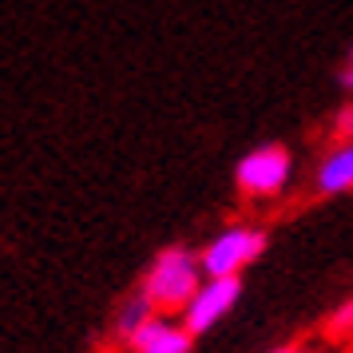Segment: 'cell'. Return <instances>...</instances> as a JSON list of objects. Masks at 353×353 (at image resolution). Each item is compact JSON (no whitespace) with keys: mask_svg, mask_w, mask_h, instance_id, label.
I'll return each instance as SVG.
<instances>
[{"mask_svg":"<svg viewBox=\"0 0 353 353\" xmlns=\"http://www.w3.org/2000/svg\"><path fill=\"white\" fill-rule=\"evenodd\" d=\"M207 282L203 274V258L191 254L187 246H167L151 258V266L143 274V294L151 298L155 310H171V314H183L187 302H191L199 286Z\"/></svg>","mask_w":353,"mask_h":353,"instance_id":"obj_1","label":"cell"},{"mask_svg":"<svg viewBox=\"0 0 353 353\" xmlns=\"http://www.w3.org/2000/svg\"><path fill=\"white\" fill-rule=\"evenodd\" d=\"M262 250H266V230L234 223V226H226V230H219L203 246L199 258H203V274L207 278H239Z\"/></svg>","mask_w":353,"mask_h":353,"instance_id":"obj_2","label":"cell"},{"mask_svg":"<svg viewBox=\"0 0 353 353\" xmlns=\"http://www.w3.org/2000/svg\"><path fill=\"white\" fill-rule=\"evenodd\" d=\"M290 171H294V159L282 143H266V147H254L246 151L234 167V183H239L242 194L250 199H274V194L286 191L290 183Z\"/></svg>","mask_w":353,"mask_h":353,"instance_id":"obj_3","label":"cell"},{"mask_svg":"<svg viewBox=\"0 0 353 353\" xmlns=\"http://www.w3.org/2000/svg\"><path fill=\"white\" fill-rule=\"evenodd\" d=\"M239 298H242V278H207L179 318H183V325L199 337V334H207V330H214V325L239 305Z\"/></svg>","mask_w":353,"mask_h":353,"instance_id":"obj_4","label":"cell"},{"mask_svg":"<svg viewBox=\"0 0 353 353\" xmlns=\"http://www.w3.org/2000/svg\"><path fill=\"white\" fill-rule=\"evenodd\" d=\"M194 334L183 325V318H171V314H155L139 334L131 337V353H191Z\"/></svg>","mask_w":353,"mask_h":353,"instance_id":"obj_5","label":"cell"},{"mask_svg":"<svg viewBox=\"0 0 353 353\" xmlns=\"http://www.w3.org/2000/svg\"><path fill=\"white\" fill-rule=\"evenodd\" d=\"M314 187H318V194H345V191H353V139H345L341 147H334V151L318 163Z\"/></svg>","mask_w":353,"mask_h":353,"instance_id":"obj_6","label":"cell"},{"mask_svg":"<svg viewBox=\"0 0 353 353\" xmlns=\"http://www.w3.org/2000/svg\"><path fill=\"white\" fill-rule=\"evenodd\" d=\"M159 310L151 305V298H147L143 290L139 294H131V298H123V305L115 310V318H112V337L115 341H123V345H131V337L143 330L147 321L155 318Z\"/></svg>","mask_w":353,"mask_h":353,"instance_id":"obj_7","label":"cell"},{"mask_svg":"<svg viewBox=\"0 0 353 353\" xmlns=\"http://www.w3.org/2000/svg\"><path fill=\"white\" fill-rule=\"evenodd\" d=\"M325 330H330L334 337H353V298H345V302H341L334 314H330Z\"/></svg>","mask_w":353,"mask_h":353,"instance_id":"obj_8","label":"cell"},{"mask_svg":"<svg viewBox=\"0 0 353 353\" xmlns=\"http://www.w3.org/2000/svg\"><path fill=\"white\" fill-rule=\"evenodd\" d=\"M337 131H341L345 139H353V108H350V112H341V119H337Z\"/></svg>","mask_w":353,"mask_h":353,"instance_id":"obj_9","label":"cell"},{"mask_svg":"<svg viewBox=\"0 0 353 353\" xmlns=\"http://www.w3.org/2000/svg\"><path fill=\"white\" fill-rule=\"evenodd\" d=\"M341 83L353 92V48H350V60H345V72H341Z\"/></svg>","mask_w":353,"mask_h":353,"instance_id":"obj_10","label":"cell"},{"mask_svg":"<svg viewBox=\"0 0 353 353\" xmlns=\"http://www.w3.org/2000/svg\"><path fill=\"white\" fill-rule=\"evenodd\" d=\"M274 353H298V350H274Z\"/></svg>","mask_w":353,"mask_h":353,"instance_id":"obj_11","label":"cell"},{"mask_svg":"<svg viewBox=\"0 0 353 353\" xmlns=\"http://www.w3.org/2000/svg\"><path fill=\"white\" fill-rule=\"evenodd\" d=\"M298 353H314V350H298Z\"/></svg>","mask_w":353,"mask_h":353,"instance_id":"obj_12","label":"cell"}]
</instances>
